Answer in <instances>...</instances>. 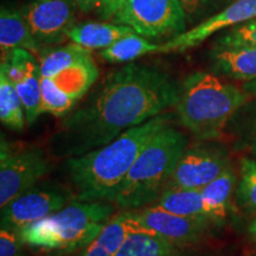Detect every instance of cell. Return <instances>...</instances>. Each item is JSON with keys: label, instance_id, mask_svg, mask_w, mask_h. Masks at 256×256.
Returning <instances> with one entry per match:
<instances>
[{"label": "cell", "instance_id": "obj_32", "mask_svg": "<svg viewBox=\"0 0 256 256\" xmlns=\"http://www.w3.org/2000/svg\"><path fill=\"white\" fill-rule=\"evenodd\" d=\"M242 89L246 92H247V94L250 96V98H256V81H252V82L244 83V84H243Z\"/></svg>", "mask_w": 256, "mask_h": 256}, {"label": "cell", "instance_id": "obj_1", "mask_svg": "<svg viewBox=\"0 0 256 256\" xmlns=\"http://www.w3.org/2000/svg\"><path fill=\"white\" fill-rule=\"evenodd\" d=\"M180 84L165 70L128 63L106 78L89 100L64 119L49 140L55 158L78 156L176 107Z\"/></svg>", "mask_w": 256, "mask_h": 256}, {"label": "cell", "instance_id": "obj_26", "mask_svg": "<svg viewBox=\"0 0 256 256\" xmlns=\"http://www.w3.org/2000/svg\"><path fill=\"white\" fill-rule=\"evenodd\" d=\"M247 104L235 114L238 116L235 145L240 151L247 153L249 158L256 160V104Z\"/></svg>", "mask_w": 256, "mask_h": 256}, {"label": "cell", "instance_id": "obj_8", "mask_svg": "<svg viewBox=\"0 0 256 256\" xmlns=\"http://www.w3.org/2000/svg\"><path fill=\"white\" fill-rule=\"evenodd\" d=\"M76 200L75 194L60 185H34L2 208V228L18 232Z\"/></svg>", "mask_w": 256, "mask_h": 256}, {"label": "cell", "instance_id": "obj_2", "mask_svg": "<svg viewBox=\"0 0 256 256\" xmlns=\"http://www.w3.org/2000/svg\"><path fill=\"white\" fill-rule=\"evenodd\" d=\"M172 113H162L121 134L107 145L66 160L76 200L114 203L138 156L156 132L171 124Z\"/></svg>", "mask_w": 256, "mask_h": 256}, {"label": "cell", "instance_id": "obj_29", "mask_svg": "<svg viewBox=\"0 0 256 256\" xmlns=\"http://www.w3.org/2000/svg\"><path fill=\"white\" fill-rule=\"evenodd\" d=\"M24 244L18 232L5 228L0 230V256H22Z\"/></svg>", "mask_w": 256, "mask_h": 256}, {"label": "cell", "instance_id": "obj_14", "mask_svg": "<svg viewBox=\"0 0 256 256\" xmlns=\"http://www.w3.org/2000/svg\"><path fill=\"white\" fill-rule=\"evenodd\" d=\"M256 18V0H236L223 11L162 44V52H183L198 46L214 34Z\"/></svg>", "mask_w": 256, "mask_h": 256}, {"label": "cell", "instance_id": "obj_11", "mask_svg": "<svg viewBox=\"0 0 256 256\" xmlns=\"http://www.w3.org/2000/svg\"><path fill=\"white\" fill-rule=\"evenodd\" d=\"M232 165L224 148L198 145L185 150L166 188L200 190Z\"/></svg>", "mask_w": 256, "mask_h": 256}, {"label": "cell", "instance_id": "obj_10", "mask_svg": "<svg viewBox=\"0 0 256 256\" xmlns=\"http://www.w3.org/2000/svg\"><path fill=\"white\" fill-rule=\"evenodd\" d=\"M22 11L34 37L46 48L69 40L80 8L75 0H30Z\"/></svg>", "mask_w": 256, "mask_h": 256}, {"label": "cell", "instance_id": "obj_22", "mask_svg": "<svg viewBox=\"0 0 256 256\" xmlns=\"http://www.w3.org/2000/svg\"><path fill=\"white\" fill-rule=\"evenodd\" d=\"M92 50L72 42L64 46L46 51L40 55V78H50L60 70L92 58Z\"/></svg>", "mask_w": 256, "mask_h": 256}, {"label": "cell", "instance_id": "obj_6", "mask_svg": "<svg viewBox=\"0 0 256 256\" xmlns=\"http://www.w3.org/2000/svg\"><path fill=\"white\" fill-rule=\"evenodd\" d=\"M112 22L127 25L147 40H171L188 31L180 0H126Z\"/></svg>", "mask_w": 256, "mask_h": 256}, {"label": "cell", "instance_id": "obj_16", "mask_svg": "<svg viewBox=\"0 0 256 256\" xmlns=\"http://www.w3.org/2000/svg\"><path fill=\"white\" fill-rule=\"evenodd\" d=\"M209 58L216 75L244 83L256 81V48L214 46Z\"/></svg>", "mask_w": 256, "mask_h": 256}, {"label": "cell", "instance_id": "obj_5", "mask_svg": "<svg viewBox=\"0 0 256 256\" xmlns=\"http://www.w3.org/2000/svg\"><path fill=\"white\" fill-rule=\"evenodd\" d=\"M110 202L74 200L46 218L19 232L22 241L46 252L82 250L113 217Z\"/></svg>", "mask_w": 256, "mask_h": 256}, {"label": "cell", "instance_id": "obj_4", "mask_svg": "<svg viewBox=\"0 0 256 256\" xmlns=\"http://www.w3.org/2000/svg\"><path fill=\"white\" fill-rule=\"evenodd\" d=\"M186 146V136L170 124L156 132L124 178L114 202L116 206L134 211L156 202L168 186Z\"/></svg>", "mask_w": 256, "mask_h": 256}, {"label": "cell", "instance_id": "obj_30", "mask_svg": "<svg viewBox=\"0 0 256 256\" xmlns=\"http://www.w3.org/2000/svg\"><path fill=\"white\" fill-rule=\"evenodd\" d=\"M126 0H101L96 11L102 20H112Z\"/></svg>", "mask_w": 256, "mask_h": 256}, {"label": "cell", "instance_id": "obj_19", "mask_svg": "<svg viewBox=\"0 0 256 256\" xmlns=\"http://www.w3.org/2000/svg\"><path fill=\"white\" fill-rule=\"evenodd\" d=\"M136 34L127 25L112 23L76 24L69 32L68 38L89 50H104L127 34Z\"/></svg>", "mask_w": 256, "mask_h": 256}, {"label": "cell", "instance_id": "obj_28", "mask_svg": "<svg viewBox=\"0 0 256 256\" xmlns=\"http://www.w3.org/2000/svg\"><path fill=\"white\" fill-rule=\"evenodd\" d=\"M214 46L256 48V18L222 32Z\"/></svg>", "mask_w": 256, "mask_h": 256}, {"label": "cell", "instance_id": "obj_3", "mask_svg": "<svg viewBox=\"0 0 256 256\" xmlns=\"http://www.w3.org/2000/svg\"><path fill=\"white\" fill-rule=\"evenodd\" d=\"M250 98L243 89L214 74L196 72L180 84L174 108L179 122L196 139L214 142L223 136L224 128Z\"/></svg>", "mask_w": 256, "mask_h": 256}, {"label": "cell", "instance_id": "obj_18", "mask_svg": "<svg viewBox=\"0 0 256 256\" xmlns=\"http://www.w3.org/2000/svg\"><path fill=\"white\" fill-rule=\"evenodd\" d=\"M238 186V176L232 166L226 168L216 179L200 188L202 198L208 217L216 224L226 218L232 209V196Z\"/></svg>", "mask_w": 256, "mask_h": 256}, {"label": "cell", "instance_id": "obj_13", "mask_svg": "<svg viewBox=\"0 0 256 256\" xmlns=\"http://www.w3.org/2000/svg\"><path fill=\"white\" fill-rule=\"evenodd\" d=\"M136 215L147 230L177 247L200 242L208 230L216 224L211 220L174 215L156 206L142 208L139 212L136 211Z\"/></svg>", "mask_w": 256, "mask_h": 256}, {"label": "cell", "instance_id": "obj_12", "mask_svg": "<svg viewBox=\"0 0 256 256\" xmlns=\"http://www.w3.org/2000/svg\"><path fill=\"white\" fill-rule=\"evenodd\" d=\"M0 70L8 75L17 89L26 122L34 124L43 113L40 60L31 51L14 49L2 54Z\"/></svg>", "mask_w": 256, "mask_h": 256}, {"label": "cell", "instance_id": "obj_9", "mask_svg": "<svg viewBox=\"0 0 256 256\" xmlns=\"http://www.w3.org/2000/svg\"><path fill=\"white\" fill-rule=\"evenodd\" d=\"M95 60L90 58L60 70L50 78H40L43 113L64 116L98 80Z\"/></svg>", "mask_w": 256, "mask_h": 256}, {"label": "cell", "instance_id": "obj_21", "mask_svg": "<svg viewBox=\"0 0 256 256\" xmlns=\"http://www.w3.org/2000/svg\"><path fill=\"white\" fill-rule=\"evenodd\" d=\"M162 52V44H156L138 34H127L110 46L100 51L101 60L108 63H126L148 55Z\"/></svg>", "mask_w": 256, "mask_h": 256}, {"label": "cell", "instance_id": "obj_23", "mask_svg": "<svg viewBox=\"0 0 256 256\" xmlns=\"http://www.w3.org/2000/svg\"><path fill=\"white\" fill-rule=\"evenodd\" d=\"M115 256H179L177 246L159 236L146 232H134Z\"/></svg>", "mask_w": 256, "mask_h": 256}, {"label": "cell", "instance_id": "obj_27", "mask_svg": "<svg viewBox=\"0 0 256 256\" xmlns=\"http://www.w3.org/2000/svg\"><path fill=\"white\" fill-rule=\"evenodd\" d=\"M236 0H180L188 28H194L223 11Z\"/></svg>", "mask_w": 256, "mask_h": 256}, {"label": "cell", "instance_id": "obj_15", "mask_svg": "<svg viewBox=\"0 0 256 256\" xmlns=\"http://www.w3.org/2000/svg\"><path fill=\"white\" fill-rule=\"evenodd\" d=\"M134 232L152 234L139 222L136 211L124 210L112 217L98 235L78 256H115L128 236Z\"/></svg>", "mask_w": 256, "mask_h": 256}, {"label": "cell", "instance_id": "obj_31", "mask_svg": "<svg viewBox=\"0 0 256 256\" xmlns=\"http://www.w3.org/2000/svg\"><path fill=\"white\" fill-rule=\"evenodd\" d=\"M78 4L80 12L83 14H89L90 12L98 10L101 0H75Z\"/></svg>", "mask_w": 256, "mask_h": 256}, {"label": "cell", "instance_id": "obj_24", "mask_svg": "<svg viewBox=\"0 0 256 256\" xmlns=\"http://www.w3.org/2000/svg\"><path fill=\"white\" fill-rule=\"evenodd\" d=\"M0 120L12 130H22L25 124L23 102L14 84L0 70Z\"/></svg>", "mask_w": 256, "mask_h": 256}, {"label": "cell", "instance_id": "obj_20", "mask_svg": "<svg viewBox=\"0 0 256 256\" xmlns=\"http://www.w3.org/2000/svg\"><path fill=\"white\" fill-rule=\"evenodd\" d=\"M154 206L178 216L210 220L208 217L206 206H204L200 190L183 188H166L156 200Z\"/></svg>", "mask_w": 256, "mask_h": 256}, {"label": "cell", "instance_id": "obj_33", "mask_svg": "<svg viewBox=\"0 0 256 256\" xmlns=\"http://www.w3.org/2000/svg\"><path fill=\"white\" fill-rule=\"evenodd\" d=\"M248 234L250 236V238L256 243V218L249 224L248 226Z\"/></svg>", "mask_w": 256, "mask_h": 256}, {"label": "cell", "instance_id": "obj_25", "mask_svg": "<svg viewBox=\"0 0 256 256\" xmlns=\"http://www.w3.org/2000/svg\"><path fill=\"white\" fill-rule=\"evenodd\" d=\"M236 202L243 211L256 214V160L243 156L240 162V179L236 186Z\"/></svg>", "mask_w": 256, "mask_h": 256}, {"label": "cell", "instance_id": "obj_7", "mask_svg": "<svg viewBox=\"0 0 256 256\" xmlns=\"http://www.w3.org/2000/svg\"><path fill=\"white\" fill-rule=\"evenodd\" d=\"M50 160L38 146H19L0 142V206L37 185L50 171Z\"/></svg>", "mask_w": 256, "mask_h": 256}, {"label": "cell", "instance_id": "obj_17", "mask_svg": "<svg viewBox=\"0 0 256 256\" xmlns=\"http://www.w3.org/2000/svg\"><path fill=\"white\" fill-rule=\"evenodd\" d=\"M0 49L2 54L14 49L31 51L36 56L43 54V46L32 34L23 11L4 8L0 11Z\"/></svg>", "mask_w": 256, "mask_h": 256}]
</instances>
